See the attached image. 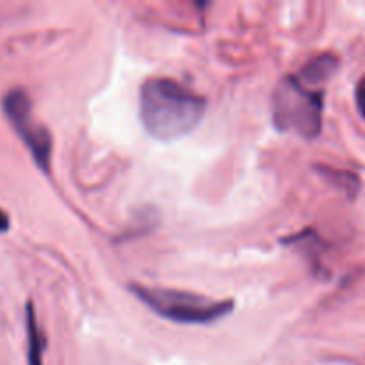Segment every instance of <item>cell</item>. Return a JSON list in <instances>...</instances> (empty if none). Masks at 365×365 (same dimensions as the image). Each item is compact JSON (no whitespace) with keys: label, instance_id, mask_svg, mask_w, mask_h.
<instances>
[{"label":"cell","instance_id":"obj_1","mask_svg":"<svg viewBox=\"0 0 365 365\" xmlns=\"http://www.w3.org/2000/svg\"><path fill=\"white\" fill-rule=\"evenodd\" d=\"M207 110L203 96L173 78H150L139 91V118L159 141H175L195 130Z\"/></svg>","mask_w":365,"mask_h":365},{"label":"cell","instance_id":"obj_2","mask_svg":"<svg viewBox=\"0 0 365 365\" xmlns=\"http://www.w3.org/2000/svg\"><path fill=\"white\" fill-rule=\"evenodd\" d=\"M130 291L157 316L178 324H209L234 310L232 299H212L177 289L132 284Z\"/></svg>","mask_w":365,"mask_h":365},{"label":"cell","instance_id":"obj_3","mask_svg":"<svg viewBox=\"0 0 365 365\" xmlns=\"http://www.w3.org/2000/svg\"><path fill=\"white\" fill-rule=\"evenodd\" d=\"M323 93L303 86L298 77H284L273 95V123L282 132L314 139L323 127Z\"/></svg>","mask_w":365,"mask_h":365},{"label":"cell","instance_id":"obj_4","mask_svg":"<svg viewBox=\"0 0 365 365\" xmlns=\"http://www.w3.org/2000/svg\"><path fill=\"white\" fill-rule=\"evenodd\" d=\"M2 109L11 127L29 148L39 170L43 173H48L50 157H52V135L46 130L45 125L36 121V118L32 116V103L27 93L21 88L7 91L2 100Z\"/></svg>","mask_w":365,"mask_h":365},{"label":"cell","instance_id":"obj_5","mask_svg":"<svg viewBox=\"0 0 365 365\" xmlns=\"http://www.w3.org/2000/svg\"><path fill=\"white\" fill-rule=\"evenodd\" d=\"M339 68V59L334 53H323V56H317L314 59H310L305 66L299 71L298 81L303 86L312 89V86H319L323 82H327L328 78L334 77V73Z\"/></svg>","mask_w":365,"mask_h":365},{"label":"cell","instance_id":"obj_6","mask_svg":"<svg viewBox=\"0 0 365 365\" xmlns=\"http://www.w3.org/2000/svg\"><path fill=\"white\" fill-rule=\"evenodd\" d=\"M25 324H27V341H29V365H43V353L46 348L45 334L39 328L36 319L34 305L31 302L25 307Z\"/></svg>","mask_w":365,"mask_h":365},{"label":"cell","instance_id":"obj_7","mask_svg":"<svg viewBox=\"0 0 365 365\" xmlns=\"http://www.w3.org/2000/svg\"><path fill=\"white\" fill-rule=\"evenodd\" d=\"M321 173L324 175V177L328 178V180L331 182V184L339 185V187L346 189V191L349 192V195H353V192H356V189H359V180H356L355 175L351 173H344V171H334V170H323Z\"/></svg>","mask_w":365,"mask_h":365},{"label":"cell","instance_id":"obj_8","mask_svg":"<svg viewBox=\"0 0 365 365\" xmlns=\"http://www.w3.org/2000/svg\"><path fill=\"white\" fill-rule=\"evenodd\" d=\"M356 103H359L360 113L365 116V77L359 82V88H356Z\"/></svg>","mask_w":365,"mask_h":365},{"label":"cell","instance_id":"obj_9","mask_svg":"<svg viewBox=\"0 0 365 365\" xmlns=\"http://www.w3.org/2000/svg\"><path fill=\"white\" fill-rule=\"evenodd\" d=\"M7 230H9V217H7V214L0 209V234Z\"/></svg>","mask_w":365,"mask_h":365}]
</instances>
